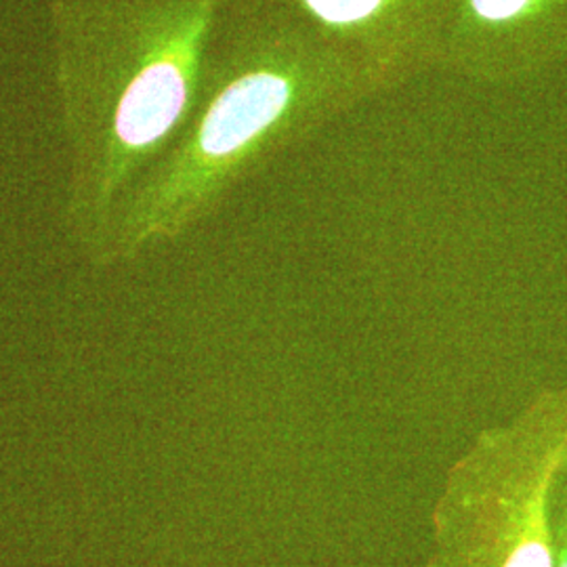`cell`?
<instances>
[{
	"label": "cell",
	"instance_id": "5",
	"mask_svg": "<svg viewBox=\"0 0 567 567\" xmlns=\"http://www.w3.org/2000/svg\"><path fill=\"white\" fill-rule=\"evenodd\" d=\"M567 60V0H458L440 70L477 84H515Z\"/></svg>",
	"mask_w": 567,
	"mask_h": 567
},
{
	"label": "cell",
	"instance_id": "1",
	"mask_svg": "<svg viewBox=\"0 0 567 567\" xmlns=\"http://www.w3.org/2000/svg\"><path fill=\"white\" fill-rule=\"evenodd\" d=\"M379 93L360 61L305 21L234 0L192 116L124 196L100 264L182 238L257 168Z\"/></svg>",
	"mask_w": 567,
	"mask_h": 567
},
{
	"label": "cell",
	"instance_id": "6",
	"mask_svg": "<svg viewBox=\"0 0 567 567\" xmlns=\"http://www.w3.org/2000/svg\"><path fill=\"white\" fill-rule=\"evenodd\" d=\"M553 534H555V567H567V466L555 487Z\"/></svg>",
	"mask_w": 567,
	"mask_h": 567
},
{
	"label": "cell",
	"instance_id": "4",
	"mask_svg": "<svg viewBox=\"0 0 567 567\" xmlns=\"http://www.w3.org/2000/svg\"><path fill=\"white\" fill-rule=\"evenodd\" d=\"M278 7L360 61L381 91L440 70L458 0H246Z\"/></svg>",
	"mask_w": 567,
	"mask_h": 567
},
{
	"label": "cell",
	"instance_id": "3",
	"mask_svg": "<svg viewBox=\"0 0 567 567\" xmlns=\"http://www.w3.org/2000/svg\"><path fill=\"white\" fill-rule=\"evenodd\" d=\"M567 466V383L487 426L447 468L425 567H555L553 498Z\"/></svg>",
	"mask_w": 567,
	"mask_h": 567
},
{
	"label": "cell",
	"instance_id": "2",
	"mask_svg": "<svg viewBox=\"0 0 567 567\" xmlns=\"http://www.w3.org/2000/svg\"><path fill=\"white\" fill-rule=\"evenodd\" d=\"M231 2L51 0L68 221L93 261L124 196L192 116Z\"/></svg>",
	"mask_w": 567,
	"mask_h": 567
}]
</instances>
